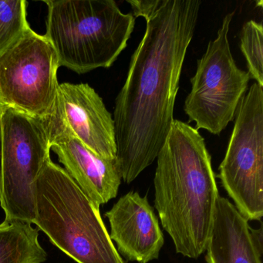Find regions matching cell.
<instances>
[{"label":"cell","mask_w":263,"mask_h":263,"mask_svg":"<svg viewBox=\"0 0 263 263\" xmlns=\"http://www.w3.org/2000/svg\"><path fill=\"white\" fill-rule=\"evenodd\" d=\"M235 13L223 18L216 38L208 44L205 53L197 61L191 79L192 89L184 101V113L196 130L203 129L218 135L235 119L251 78L237 66L229 41Z\"/></svg>","instance_id":"obj_6"},{"label":"cell","mask_w":263,"mask_h":263,"mask_svg":"<svg viewBox=\"0 0 263 263\" xmlns=\"http://www.w3.org/2000/svg\"><path fill=\"white\" fill-rule=\"evenodd\" d=\"M4 105L3 104L2 101L0 99V117L2 115L3 109H4Z\"/></svg>","instance_id":"obj_16"},{"label":"cell","mask_w":263,"mask_h":263,"mask_svg":"<svg viewBox=\"0 0 263 263\" xmlns=\"http://www.w3.org/2000/svg\"><path fill=\"white\" fill-rule=\"evenodd\" d=\"M45 36L60 67L78 74L109 68L125 50L136 18L114 0H49Z\"/></svg>","instance_id":"obj_3"},{"label":"cell","mask_w":263,"mask_h":263,"mask_svg":"<svg viewBox=\"0 0 263 263\" xmlns=\"http://www.w3.org/2000/svg\"><path fill=\"white\" fill-rule=\"evenodd\" d=\"M205 251L207 263H261L262 254L252 236L249 221L221 196L217 200Z\"/></svg>","instance_id":"obj_12"},{"label":"cell","mask_w":263,"mask_h":263,"mask_svg":"<svg viewBox=\"0 0 263 263\" xmlns=\"http://www.w3.org/2000/svg\"><path fill=\"white\" fill-rule=\"evenodd\" d=\"M240 49L247 63L248 72L263 87V26L251 20L240 32Z\"/></svg>","instance_id":"obj_15"},{"label":"cell","mask_w":263,"mask_h":263,"mask_svg":"<svg viewBox=\"0 0 263 263\" xmlns=\"http://www.w3.org/2000/svg\"><path fill=\"white\" fill-rule=\"evenodd\" d=\"M25 0H0V56L5 53L30 27Z\"/></svg>","instance_id":"obj_14"},{"label":"cell","mask_w":263,"mask_h":263,"mask_svg":"<svg viewBox=\"0 0 263 263\" xmlns=\"http://www.w3.org/2000/svg\"><path fill=\"white\" fill-rule=\"evenodd\" d=\"M31 224L4 221L0 224V263H42L47 254Z\"/></svg>","instance_id":"obj_13"},{"label":"cell","mask_w":263,"mask_h":263,"mask_svg":"<svg viewBox=\"0 0 263 263\" xmlns=\"http://www.w3.org/2000/svg\"><path fill=\"white\" fill-rule=\"evenodd\" d=\"M44 121L50 150L93 204L100 209L115 198L122 179L116 158H102L86 147L65 125L56 107Z\"/></svg>","instance_id":"obj_9"},{"label":"cell","mask_w":263,"mask_h":263,"mask_svg":"<svg viewBox=\"0 0 263 263\" xmlns=\"http://www.w3.org/2000/svg\"><path fill=\"white\" fill-rule=\"evenodd\" d=\"M57 111L71 133L96 155L117 157L115 123L102 98L87 84H60Z\"/></svg>","instance_id":"obj_10"},{"label":"cell","mask_w":263,"mask_h":263,"mask_svg":"<svg viewBox=\"0 0 263 263\" xmlns=\"http://www.w3.org/2000/svg\"><path fill=\"white\" fill-rule=\"evenodd\" d=\"M105 215L110 221V239L124 258L138 263L158 258L164 235L147 196L128 192Z\"/></svg>","instance_id":"obj_11"},{"label":"cell","mask_w":263,"mask_h":263,"mask_svg":"<svg viewBox=\"0 0 263 263\" xmlns=\"http://www.w3.org/2000/svg\"><path fill=\"white\" fill-rule=\"evenodd\" d=\"M145 31L130 58L114 110L116 161L127 184L156 160L174 121L184 59L200 0H127Z\"/></svg>","instance_id":"obj_1"},{"label":"cell","mask_w":263,"mask_h":263,"mask_svg":"<svg viewBox=\"0 0 263 263\" xmlns=\"http://www.w3.org/2000/svg\"><path fill=\"white\" fill-rule=\"evenodd\" d=\"M50 151L44 120L4 106L0 117V206L6 221L33 224L36 181Z\"/></svg>","instance_id":"obj_5"},{"label":"cell","mask_w":263,"mask_h":263,"mask_svg":"<svg viewBox=\"0 0 263 263\" xmlns=\"http://www.w3.org/2000/svg\"><path fill=\"white\" fill-rule=\"evenodd\" d=\"M219 178L238 212L249 220L263 215V87L253 83L242 97Z\"/></svg>","instance_id":"obj_7"},{"label":"cell","mask_w":263,"mask_h":263,"mask_svg":"<svg viewBox=\"0 0 263 263\" xmlns=\"http://www.w3.org/2000/svg\"><path fill=\"white\" fill-rule=\"evenodd\" d=\"M33 224L78 263H125L97 208L62 167L47 160L36 181Z\"/></svg>","instance_id":"obj_4"},{"label":"cell","mask_w":263,"mask_h":263,"mask_svg":"<svg viewBox=\"0 0 263 263\" xmlns=\"http://www.w3.org/2000/svg\"><path fill=\"white\" fill-rule=\"evenodd\" d=\"M60 67L51 43L29 27L0 56L3 104L40 119L48 118L56 106Z\"/></svg>","instance_id":"obj_8"},{"label":"cell","mask_w":263,"mask_h":263,"mask_svg":"<svg viewBox=\"0 0 263 263\" xmlns=\"http://www.w3.org/2000/svg\"><path fill=\"white\" fill-rule=\"evenodd\" d=\"M156 160L155 206L162 227L178 253L198 258L220 196L205 141L195 127L174 120Z\"/></svg>","instance_id":"obj_2"}]
</instances>
